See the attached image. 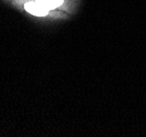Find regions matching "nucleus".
<instances>
[{"mask_svg":"<svg viewBox=\"0 0 146 137\" xmlns=\"http://www.w3.org/2000/svg\"><path fill=\"white\" fill-rule=\"evenodd\" d=\"M25 10L30 12L31 15H37V17H43V15H46L48 13V9L45 8L38 1H30L28 3H25Z\"/></svg>","mask_w":146,"mask_h":137,"instance_id":"1","label":"nucleus"},{"mask_svg":"<svg viewBox=\"0 0 146 137\" xmlns=\"http://www.w3.org/2000/svg\"><path fill=\"white\" fill-rule=\"evenodd\" d=\"M40 3H42L44 7L47 8L48 10L55 9L63 3V0H36Z\"/></svg>","mask_w":146,"mask_h":137,"instance_id":"2","label":"nucleus"}]
</instances>
